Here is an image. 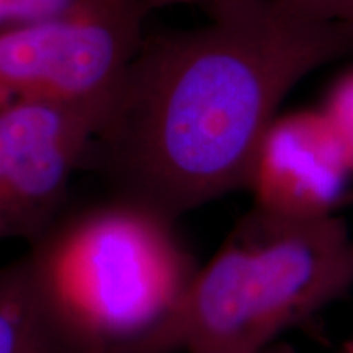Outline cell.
Here are the masks:
<instances>
[{"instance_id": "cell-1", "label": "cell", "mask_w": 353, "mask_h": 353, "mask_svg": "<svg viewBox=\"0 0 353 353\" xmlns=\"http://www.w3.org/2000/svg\"><path fill=\"white\" fill-rule=\"evenodd\" d=\"M210 23L143 39L92 144L117 195L172 219L245 188L265 130L304 77L353 51V26L276 0L210 6Z\"/></svg>"}, {"instance_id": "cell-2", "label": "cell", "mask_w": 353, "mask_h": 353, "mask_svg": "<svg viewBox=\"0 0 353 353\" xmlns=\"http://www.w3.org/2000/svg\"><path fill=\"white\" fill-rule=\"evenodd\" d=\"M353 288V234L339 214L280 218L252 208L143 353H262Z\"/></svg>"}, {"instance_id": "cell-3", "label": "cell", "mask_w": 353, "mask_h": 353, "mask_svg": "<svg viewBox=\"0 0 353 353\" xmlns=\"http://www.w3.org/2000/svg\"><path fill=\"white\" fill-rule=\"evenodd\" d=\"M26 254L85 353H143L198 267L175 219L120 195L56 219Z\"/></svg>"}, {"instance_id": "cell-4", "label": "cell", "mask_w": 353, "mask_h": 353, "mask_svg": "<svg viewBox=\"0 0 353 353\" xmlns=\"http://www.w3.org/2000/svg\"><path fill=\"white\" fill-rule=\"evenodd\" d=\"M144 12L134 0H100L72 15L0 30V108L113 105L144 39Z\"/></svg>"}, {"instance_id": "cell-5", "label": "cell", "mask_w": 353, "mask_h": 353, "mask_svg": "<svg viewBox=\"0 0 353 353\" xmlns=\"http://www.w3.org/2000/svg\"><path fill=\"white\" fill-rule=\"evenodd\" d=\"M110 108L52 101L0 108V242L32 245L50 229Z\"/></svg>"}, {"instance_id": "cell-6", "label": "cell", "mask_w": 353, "mask_h": 353, "mask_svg": "<svg viewBox=\"0 0 353 353\" xmlns=\"http://www.w3.org/2000/svg\"><path fill=\"white\" fill-rule=\"evenodd\" d=\"M345 159L319 108L278 113L247 174L252 208L280 218L337 214L350 180Z\"/></svg>"}, {"instance_id": "cell-7", "label": "cell", "mask_w": 353, "mask_h": 353, "mask_svg": "<svg viewBox=\"0 0 353 353\" xmlns=\"http://www.w3.org/2000/svg\"><path fill=\"white\" fill-rule=\"evenodd\" d=\"M0 353H85L48 303L28 254L0 267Z\"/></svg>"}, {"instance_id": "cell-8", "label": "cell", "mask_w": 353, "mask_h": 353, "mask_svg": "<svg viewBox=\"0 0 353 353\" xmlns=\"http://www.w3.org/2000/svg\"><path fill=\"white\" fill-rule=\"evenodd\" d=\"M319 110L329 123L353 176V69L334 82Z\"/></svg>"}, {"instance_id": "cell-9", "label": "cell", "mask_w": 353, "mask_h": 353, "mask_svg": "<svg viewBox=\"0 0 353 353\" xmlns=\"http://www.w3.org/2000/svg\"><path fill=\"white\" fill-rule=\"evenodd\" d=\"M100 0H0V30L72 15Z\"/></svg>"}, {"instance_id": "cell-10", "label": "cell", "mask_w": 353, "mask_h": 353, "mask_svg": "<svg viewBox=\"0 0 353 353\" xmlns=\"http://www.w3.org/2000/svg\"><path fill=\"white\" fill-rule=\"evenodd\" d=\"M276 2L307 19L353 26V0H276Z\"/></svg>"}, {"instance_id": "cell-11", "label": "cell", "mask_w": 353, "mask_h": 353, "mask_svg": "<svg viewBox=\"0 0 353 353\" xmlns=\"http://www.w3.org/2000/svg\"><path fill=\"white\" fill-rule=\"evenodd\" d=\"M134 2H138L144 10H148V8H152V7H165V6H174V3H195V2L206 3V6L210 7V6H214V3L226 2V0H134Z\"/></svg>"}, {"instance_id": "cell-12", "label": "cell", "mask_w": 353, "mask_h": 353, "mask_svg": "<svg viewBox=\"0 0 353 353\" xmlns=\"http://www.w3.org/2000/svg\"><path fill=\"white\" fill-rule=\"evenodd\" d=\"M343 352L345 353H353V335L350 339H348V341L343 343Z\"/></svg>"}, {"instance_id": "cell-13", "label": "cell", "mask_w": 353, "mask_h": 353, "mask_svg": "<svg viewBox=\"0 0 353 353\" xmlns=\"http://www.w3.org/2000/svg\"><path fill=\"white\" fill-rule=\"evenodd\" d=\"M342 353H345V352H342Z\"/></svg>"}]
</instances>
